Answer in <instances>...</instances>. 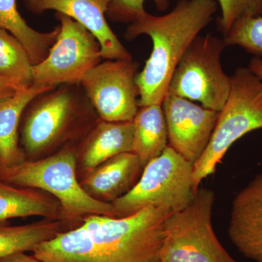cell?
I'll use <instances>...</instances> for the list:
<instances>
[{
    "mask_svg": "<svg viewBox=\"0 0 262 262\" xmlns=\"http://www.w3.org/2000/svg\"><path fill=\"white\" fill-rule=\"evenodd\" d=\"M169 215L149 206L129 216L87 215L80 227L45 241L33 255L42 262H161Z\"/></svg>",
    "mask_w": 262,
    "mask_h": 262,
    "instance_id": "1",
    "label": "cell"
},
{
    "mask_svg": "<svg viewBox=\"0 0 262 262\" xmlns=\"http://www.w3.org/2000/svg\"><path fill=\"white\" fill-rule=\"evenodd\" d=\"M218 9L217 0H179L167 14L143 13L129 24L125 37L131 41L149 36L152 51L136 76L139 107L161 104L176 67L191 43L211 24Z\"/></svg>",
    "mask_w": 262,
    "mask_h": 262,
    "instance_id": "2",
    "label": "cell"
},
{
    "mask_svg": "<svg viewBox=\"0 0 262 262\" xmlns=\"http://www.w3.org/2000/svg\"><path fill=\"white\" fill-rule=\"evenodd\" d=\"M21 144L37 158L78 136H85L98 116L81 84H61L36 96L25 110Z\"/></svg>",
    "mask_w": 262,
    "mask_h": 262,
    "instance_id": "3",
    "label": "cell"
},
{
    "mask_svg": "<svg viewBox=\"0 0 262 262\" xmlns=\"http://www.w3.org/2000/svg\"><path fill=\"white\" fill-rule=\"evenodd\" d=\"M77 158L71 147L35 160L0 168V180L10 185L42 191L61 203L67 220L89 215L119 217L113 205L88 194L77 179Z\"/></svg>",
    "mask_w": 262,
    "mask_h": 262,
    "instance_id": "4",
    "label": "cell"
},
{
    "mask_svg": "<svg viewBox=\"0 0 262 262\" xmlns=\"http://www.w3.org/2000/svg\"><path fill=\"white\" fill-rule=\"evenodd\" d=\"M230 79L228 99L220 112L209 144L193 165L195 191L203 179L214 173L217 165L235 141L262 128V80L248 67H239Z\"/></svg>",
    "mask_w": 262,
    "mask_h": 262,
    "instance_id": "5",
    "label": "cell"
},
{
    "mask_svg": "<svg viewBox=\"0 0 262 262\" xmlns=\"http://www.w3.org/2000/svg\"><path fill=\"white\" fill-rule=\"evenodd\" d=\"M215 200L213 191L199 187L184 209L165 219L161 262H239L227 252L213 230Z\"/></svg>",
    "mask_w": 262,
    "mask_h": 262,
    "instance_id": "6",
    "label": "cell"
},
{
    "mask_svg": "<svg viewBox=\"0 0 262 262\" xmlns=\"http://www.w3.org/2000/svg\"><path fill=\"white\" fill-rule=\"evenodd\" d=\"M196 192L192 164L168 146L144 167L130 192L111 204L119 217L135 214L149 206L172 214L184 209Z\"/></svg>",
    "mask_w": 262,
    "mask_h": 262,
    "instance_id": "7",
    "label": "cell"
},
{
    "mask_svg": "<svg viewBox=\"0 0 262 262\" xmlns=\"http://www.w3.org/2000/svg\"><path fill=\"white\" fill-rule=\"evenodd\" d=\"M225 48L224 39L210 34L198 35L176 67L168 92L222 111L231 89L230 77L221 62Z\"/></svg>",
    "mask_w": 262,
    "mask_h": 262,
    "instance_id": "8",
    "label": "cell"
},
{
    "mask_svg": "<svg viewBox=\"0 0 262 262\" xmlns=\"http://www.w3.org/2000/svg\"><path fill=\"white\" fill-rule=\"evenodd\" d=\"M60 32L48 56L33 66V84L56 88L80 84L84 76L103 59L101 45L82 24L56 12Z\"/></svg>",
    "mask_w": 262,
    "mask_h": 262,
    "instance_id": "9",
    "label": "cell"
},
{
    "mask_svg": "<svg viewBox=\"0 0 262 262\" xmlns=\"http://www.w3.org/2000/svg\"><path fill=\"white\" fill-rule=\"evenodd\" d=\"M139 63L106 60L84 76L81 86L98 117L108 122H132L139 110L136 84Z\"/></svg>",
    "mask_w": 262,
    "mask_h": 262,
    "instance_id": "10",
    "label": "cell"
},
{
    "mask_svg": "<svg viewBox=\"0 0 262 262\" xmlns=\"http://www.w3.org/2000/svg\"><path fill=\"white\" fill-rule=\"evenodd\" d=\"M168 146L194 165L211 140L220 112L168 92L162 101Z\"/></svg>",
    "mask_w": 262,
    "mask_h": 262,
    "instance_id": "11",
    "label": "cell"
},
{
    "mask_svg": "<svg viewBox=\"0 0 262 262\" xmlns=\"http://www.w3.org/2000/svg\"><path fill=\"white\" fill-rule=\"evenodd\" d=\"M26 8L34 14L48 10L68 15L82 24L98 39L105 60H133L106 20L110 0H23Z\"/></svg>",
    "mask_w": 262,
    "mask_h": 262,
    "instance_id": "12",
    "label": "cell"
},
{
    "mask_svg": "<svg viewBox=\"0 0 262 262\" xmlns=\"http://www.w3.org/2000/svg\"><path fill=\"white\" fill-rule=\"evenodd\" d=\"M228 235L245 257L262 262V170L234 196Z\"/></svg>",
    "mask_w": 262,
    "mask_h": 262,
    "instance_id": "13",
    "label": "cell"
},
{
    "mask_svg": "<svg viewBox=\"0 0 262 262\" xmlns=\"http://www.w3.org/2000/svg\"><path fill=\"white\" fill-rule=\"evenodd\" d=\"M143 169L134 152L122 153L86 172L81 186L95 199L111 203L130 192Z\"/></svg>",
    "mask_w": 262,
    "mask_h": 262,
    "instance_id": "14",
    "label": "cell"
},
{
    "mask_svg": "<svg viewBox=\"0 0 262 262\" xmlns=\"http://www.w3.org/2000/svg\"><path fill=\"white\" fill-rule=\"evenodd\" d=\"M132 122H108L99 119L82 141L81 155L86 172L122 153L133 152Z\"/></svg>",
    "mask_w": 262,
    "mask_h": 262,
    "instance_id": "15",
    "label": "cell"
},
{
    "mask_svg": "<svg viewBox=\"0 0 262 262\" xmlns=\"http://www.w3.org/2000/svg\"><path fill=\"white\" fill-rule=\"evenodd\" d=\"M54 89L32 84L0 99V168H9L25 160L18 145V127L24 111L38 95Z\"/></svg>",
    "mask_w": 262,
    "mask_h": 262,
    "instance_id": "16",
    "label": "cell"
},
{
    "mask_svg": "<svg viewBox=\"0 0 262 262\" xmlns=\"http://www.w3.org/2000/svg\"><path fill=\"white\" fill-rule=\"evenodd\" d=\"M30 216L67 220L61 203L56 198L38 189L13 187L0 180V222Z\"/></svg>",
    "mask_w": 262,
    "mask_h": 262,
    "instance_id": "17",
    "label": "cell"
},
{
    "mask_svg": "<svg viewBox=\"0 0 262 262\" xmlns=\"http://www.w3.org/2000/svg\"><path fill=\"white\" fill-rule=\"evenodd\" d=\"M133 125V152L144 168L168 146V129L162 105L139 107Z\"/></svg>",
    "mask_w": 262,
    "mask_h": 262,
    "instance_id": "18",
    "label": "cell"
},
{
    "mask_svg": "<svg viewBox=\"0 0 262 262\" xmlns=\"http://www.w3.org/2000/svg\"><path fill=\"white\" fill-rule=\"evenodd\" d=\"M0 29L9 32L21 43L34 66L48 56L58 37L60 25L51 32H38L29 27L19 13L17 0H0Z\"/></svg>",
    "mask_w": 262,
    "mask_h": 262,
    "instance_id": "19",
    "label": "cell"
},
{
    "mask_svg": "<svg viewBox=\"0 0 262 262\" xmlns=\"http://www.w3.org/2000/svg\"><path fill=\"white\" fill-rule=\"evenodd\" d=\"M61 221L46 220L29 225L0 227V258L34 251L62 232Z\"/></svg>",
    "mask_w": 262,
    "mask_h": 262,
    "instance_id": "20",
    "label": "cell"
},
{
    "mask_svg": "<svg viewBox=\"0 0 262 262\" xmlns=\"http://www.w3.org/2000/svg\"><path fill=\"white\" fill-rule=\"evenodd\" d=\"M33 64L28 53L18 39L0 29V75L24 87L33 84Z\"/></svg>",
    "mask_w": 262,
    "mask_h": 262,
    "instance_id": "21",
    "label": "cell"
},
{
    "mask_svg": "<svg viewBox=\"0 0 262 262\" xmlns=\"http://www.w3.org/2000/svg\"><path fill=\"white\" fill-rule=\"evenodd\" d=\"M223 39L226 47L239 46L254 57L262 56V16L239 19Z\"/></svg>",
    "mask_w": 262,
    "mask_h": 262,
    "instance_id": "22",
    "label": "cell"
},
{
    "mask_svg": "<svg viewBox=\"0 0 262 262\" xmlns=\"http://www.w3.org/2000/svg\"><path fill=\"white\" fill-rule=\"evenodd\" d=\"M222 15L219 29L224 37L237 20L246 17L262 16V0H217Z\"/></svg>",
    "mask_w": 262,
    "mask_h": 262,
    "instance_id": "23",
    "label": "cell"
},
{
    "mask_svg": "<svg viewBox=\"0 0 262 262\" xmlns=\"http://www.w3.org/2000/svg\"><path fill=\"white\" fill-rule=\"evenodd\" d=\"M147 0H110L106 17L114 22L132 23L141 15L145 13L144 3ZM159 11L168 9L169 0H151Z\"/></svg>",
    "mask_w": 262,
    "mask_h": 262,
    "instance_id": "24",
    "label": "cell"
},
{
    "mask_svg": "<svg viewBox=\"0 0 262 262\" xmlns=\"http://www.w3.org/2000/svg\"><path fill=\"white\" fill-rule=\"evenodd\" d=\"M26 88L18 82L0 75V99L16 94Z\"/></svg>",
    "mask_w": 262,
    "mask_h": 262,
    "instance_id": "25",
    "label": "cell"
},
{
    "mask_svg": "<svg viewBox=\"0 0 262 262\" xmlns=\"http://www.w3.org/2000/svg\"><path fill=\"white\" fill-rule=\"evenodd\" d=\"M0 262H42L32 255L27 254L26 253H16L0 258Z\"/></svg>",
    "mask_w": 262,
    "mask_h": 262,
    "instance_id": "26",
    "label": "cell"
},
{
    "mask_svg": "<svg viewBox=\"0 0 262 262\" xmlns=\"http://www.w3.org/2000/svg\"><path fill=\"white\" fill-rule=\"evenodd\" d=\"M248 68L262 80V58L260 57H253L249 62Z\"/></svg>",
    "mask_w": 262,
    "mask_h": 262,
    "instance_id": "27",
    "label": "cell"
}]
</instances>
